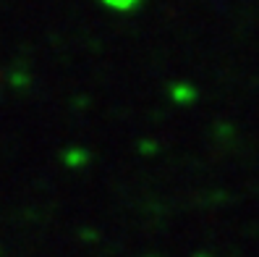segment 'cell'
Here are the masks:
<instances>
[{
	"instance_id": "1",
	"label": "cell",
	"mask_w": 259,
	"mask_h": 257,
	"mask_svg": "<svg viewBox=\"0 0 259 257\" xmlns=\"http://www.w3.org/2000/svg\"><path fill=\"white\" fill-rule=\"evenodd\" d=\"M105 6H110V8H115V11H131V8H136L142 3V0H102Z\"/></svg>"
}]
</instances>
